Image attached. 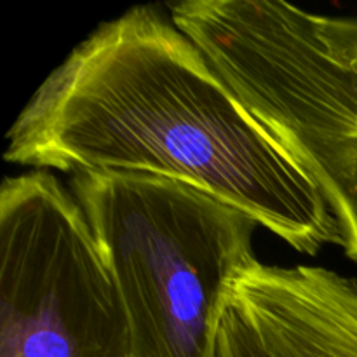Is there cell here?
Returning <instances> with one entry per match:
<instances>
[{"label":"cell","mask_w":357,"mask_h":357,"mask_svg":"<svg viewBox=\"0 0 357 357\" xmlns=\"http://www.w3.org/2000/svg\"><path fill=\"white\" fill-rule=\"evenodd\" d=\"M3 159L72 176L171 178L246 213L298 253L342 246L310 174L153 6L100 24L66 56L7 131Z\"/></svg>","instance_id":"obj_1"},{"label":"cell","mask_w":357,"mask_h":357,"mask_svg":"<svg viewBox=\"0 0 357 357\" xmlns=\"http://www.w3.org/2000/svg\"><path fill=\"white\" fill-rule=\"evenodd\" d=\"M70 187L124 303L132 357H216L234 288L260 261L257 220L155 174H73Z\"/></svg>","instance_id":"obj_2"},{"label":"cell","mask_w":357,"mask_h":357,"mask_svg":"<svg viewBox=\"0 0 357 357\" xmlns=\"http://www.w3.org/2000/svg\"><path fill=\"white\" fill-rule=\"evenodd\" d=\"M0 357H132L86 213L47 169L0 188Z\"/></svg>","instance_id":"obj_3"},{"label":"cell","mask_w":357,"mask_h":357,"mask_svg":"<svg viewBox=\"0 0 357 357\" xmlns=\"http://www.w3.org/2000/svg\"><path fill=\"white\" fill-rule=\"evenodd\" d=\"M248 319L278 357H357V281L326 267H275Z\"/></svg>","instance_id":"obj_4"},{"label":"cell","mask_w":357,"mask_h":357,"mask_svg":"<svg viewBox=\"0 0 357 357\" xmlns=\"http://www.w3.org/2000/svg\"><path fill=\"white\" fill-rule=\"evenodd\" d=\"M288 150L317 185L338 223L345 257L357 265V132L302 139Z\"/></svg>","instance_id":"obj_5"},{"label":"cell","mask_w":357,"mask_h":357,"mask_svg":"<svg viewBox=\"0 0 357 357\" xmlns=\"http://www.w3.org/2000/svg\"><path fill=\"white\" fill-rule=\"evenodd\" d=\"M216 357H278L230 298L218 333Z\"/></svg>","instance_id":"obj_6"}]
</instances>
